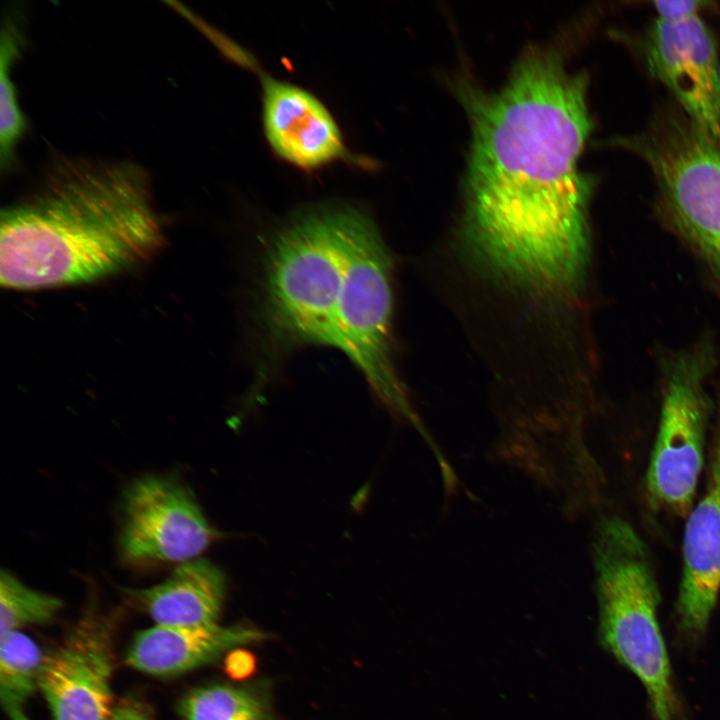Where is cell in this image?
Here are the masks:
<instances>
[{
	"instance_id": "cell-2",
	"label": "cell",
	"mask_w": 720,
	"mask_h": 720,
	"mask_svg": "<svg viewBox=\"0 0 720 720\" xmlns=\"http://www.w3.org/2000/svg\"><path fill=\"white\" fill-rule=\"evenodd\" d=\"M163 241L142 168L64 160L36 191L3 208L1 284L36 290L95 282L148 261Z\"/></svg>"
},
{
	"instance_id": "cell-1",
	"label": "cell",
	"mask_w": 720,
	"mask_h": 720,
	"mask_svg": "<svg viewBox=\"0 0 720 720\" xmlns=\"http://www.w3.org/2000/svg\"><path fill=\"white\" fill-rule=\"evenodd\" d=\"M587 88L585 73L533 49L503 87L470 101L463 247L481 270L543 298L573 297L587 267Z\"/></svg>"
},
{
	"instance_id": "cell-8",
	"label": "cell",
	"mask_w": 720,
	"mask_h": 720,
	"mask_svg": "<svg viewBox=\"0 0 720 720\" xmlns=\"http://www.w3.org/2000/svg\"><path fill=\"white\" fill-rule=\"evenodd\" d=\"M113 660L112 624L88 608L42 662L39 690L52 720H111Z\"/></svg>"
},
{
	"instance_id": "cell-13",
	"label": "cell",
	"mask_w": 720,
	"mask_h": 720,
	"mask_svg": "<svg viewBox=\"0 0 720 720\" xmlns=\"http://www.w3.org/2000/svg\"><path fill=\"white\" fill-rule=\"evenodd\" d=\"M266 638L264 631L246 625H155L134 635L125 653V662L152 676H177L209 664L228 651Z\"/></svg>"
},
{
	"instance_id": "cell-16",
	"label": "cell",
	"mask_w": 720,
	"mask_h": 720,
	"mask_svg": "<svg viewBox=\"0 0 720 720\" xmlns=\"http://www.w3.org/2000/svg\"><path fill=\"white\" fill-rule=\"evenodd\" d=\"M44 656L26 634L14 631L0 636V700L9 720H31L26 705L39 689Z\"/></svg>"
},
{
	"instance_id": "cell-18",
	"label": "cell",
	"mask_w": 720,
	"mask_h": 720,
	"mask_svg": "<svg viewBox=\"0 0 720 720\" xmlns=\"http://www.w3.org/2000/svg\"><path fill=\"white\" fill-rule=\"evenodd\" d=\"M60 598L34 590L8 571L0 574V636L28 625L51 621L61 610Z\"/></svg>"
},
{
	"instance_id": "cell-3",
	"label": "cell",
	"mask_w": 720,
	"mask_h": 720,
	"mask_svg": "<svg viewBox=\"0 0 720 720\" xmlns=\"http://www.w3.org/2000/svg\"><path fill=\"white\" fill-rule=\"evenodd\" d=\"M346 206L309 209L273 238L266 256L260 322L272 352L334 347L344 273Z\"/></svg>"
},
{
	"instance_id": "cell-9",
	"label": "cell",
	"mask_w": 720,
	"mask_h": 720,
	"mask_svg": "<svg viewBox=\"0 0 720 720\" xmlns=\"http://www.w3.org/2000/svg\"><path fill=\"white\" fill-rule=\"evenodd\" d=\"M650 74L673 94L684 114L720 146V60L713 34L697 16L657 19L646 41Z\"/></svg>"
},
{
	"instance_id": "cell-5",
	"label": "cell",
	"mask_w": 720,
	"mask_h": 720,
	"mask_svg": "<svg viewBox=\"0 0 720 720\" xmlns=\"http://www.w3.org/2000/svg\"><path fill=\"white\" fill-rule=\"evenodd\" d=\"M344 273L334 347L341 350L394 413L418 424L392 358L393 263L376 225L346 206Z\"/></svg>"
},
{
	"instance_id": "cell-15",
	"label": "cell",
	"mask_w": 720,
	"mask_h": 720,
	"mask_svg": "<svg viewBox=\"0 0 720 720\" xmlns=\"http://www.w3.org/2000/svg\"><path fill=\"white\" fill-rule=\"evenodd\" d=\"M182 720H278L264 686L213 683L188 691L178 704Z\"/></svg>"
},
{
	"instance_id": "cell-20",
	"label": "cell",
	"mask_w": 720,
	"mask_h": 720,
	"mask_svg": "<svg viewBox=\"0 0 720 720\" xmlns=\"http://www.w3.org/2000/svg\"><path fill=\"white\" fill-rule=\"evenodd\" d=\"M226 668L231 677L242 679L252 673L255 660L248 652L237 648L232 650L227 658Z\"/></svg>"
},
{
	"instance_id": "cell-4",
	"label": "cell",
	"mask_w": 720,
	"mask_h": 720,
	"mask_svg": "<svg viewBox=\"0 0 720 720\" xmlns=\"http://www.w3.org/2000/svg\"><path fill=\"white\" fill-rule=\"evenodd\" d=\"M593 562L602 645L642 683L656 720H677L680 704L645 543L626 520L608 517L596 528Z\"/></svg>"
},
{
	"instance_id": "cell-17",
	"label": "cell",
	"mask_w": 720,
	"mask_h": 720,
	"mask_svg": "<svg viewBox=\"0 0 720 720\" xmlns=\"http://www.w3.org/2000/svg\"><path fill=\"white\" fill-rule=\"evenodd\" d=\"M21 31L10 18L2 26L0 48V160L2 170L14 162L15 147L26 129L11 68L22 46Z\"/></svg>"
},
{
	"instance_id": "cell-12",
	"label": "cell",
	"mask_w": 720,
	"mask_h": 720,
	"mask_svg": "<svg viewBox=\"0 0 720 720\" xmlns=\"http://www.w3.org/2000/svg\"><path fill=\"white\" fill-rule=\"evenodd\" d=\"M263 96L266 135L284 159L313 168L343 155L338 127L313 95L292 84L265 78Z\"/></svg>"
},
{
	"instance_id": "cell-11",
	"label": "cell",
	"mask_w": 720,
	"mask_h": 720,
	"mask_svg": "<svg viewBox=\"0 0 720 720\" xmlns=\"http://www.w3.org/2000/svg\"><path fill=\"white\" fill-rule=\"evenodd\" d=\"M720 592V426L706 492L690 511L683 538L678 623L691 639L703 636Z\"/></svg>"
},
{
	"instance_id": "cell-6",
	"label": "cell",
	"mask_w": 720,
	"mask_h": 720,
	"mask_svg": "<svg viewBox=\"0 0 720 720\" xmlns=\"http://www.w3.org/2000/svg\"><path fill=\"white\" fill-rule=\"evenodd\" d=\"M649 168L673 225L720 270V146L684 113L618 139Z\"/></svg>"
},
{
	"instance_id": "cell-21",
	"label": "cell",
	"mask_w": 720,
	"mask_h": 720,
	"mask_svg": "<svg viewBox=\"0 0 720 720\" xmlns=\"http://www.w3.org/2000/svg\"><path fill=\"white\" fill-rule=\"evenodd\" d=\"M111 720H155L146 707L133 699H123L114 707Z\"/></svg>"
},
{
	"instance_id": "cell-19",
	"label": "cell",
	"mask_w": 720,
	"mask_h": 720,
	"mask_svg": "<svg viewBox=\"0 0 720 720\" xmlns=\"http://www.w3.org/2000/svg\"><path fill=\"white\" fill-rule=\"evenodd\" d=\"M709 2L699 0L654 1L653 6L660 20L682 22L699 16Z\"/></svg>"
},
{
	"instance_id": "cell-7",
	"label": "cell",
	"mask_w": 720,
	"mask_h": 720,
	"mask_svg": "<svg viewBox=\"0 0 720 720\" xmlns=\"http://www.w3.org/2000/svg\"><path fill=\"white\" fill-rule=\"evenodd\" d=\"M219 536L188 487L175 478L145 475L126 489L119 537L130 564L197 559Z\"/></svg>"
},
{
	"instance_id": "cell-10",
	"label": "cell",
	"mask_w": 720,
	"mask_h": 720,
	"mask_svg": "<svg viewBox=\"0 0 720 720\" xmlns=\"http://www.w3.org/2000/svg\"><path fill=\"white\" fill-rule=\"evenodd\" d=\"M706 408L696 374L670 381L646 481L654 502L680 516L692 510L703 466Z\"/></svg>"
},
{
	"instance_id": "cell-14",
	"label": "cell",
	"mask_w": 720,
	"mask_h": 720,
	"mask_svg": "<svg viewBox=\"0 0 720 720\" xmlns=\"http://www.w3.org/2000/svg\"><path fill=\"white\" fill-rule=\"evenodd\" d=\"M126 595L156 623L199 626L218 623L225 595V577L210 561L181 563L163 582Z\"/></svg>"
}]
</instances>
